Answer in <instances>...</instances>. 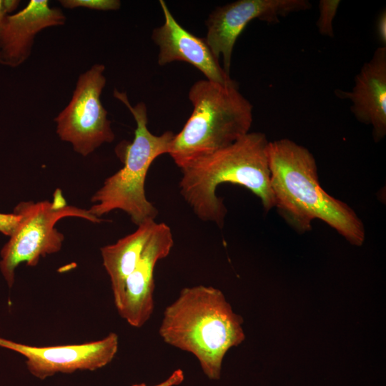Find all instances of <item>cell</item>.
<instances>
[{
	"mask_svg": "<svg viewBox=\"0 0 386 386\" xmlns=\"http://www.w3.org/2000/svg\"><path fill=\"white\" fill-rule=\"evenodd\" d=\"M59 3L68 9L83 7L98 11H116L121 6L119 0H60Z\"/></svg>",
	"mask_w": 386,
	"mask_h": 386,
	"instance_id": "2e32d148",
	"label": "cell"
},
{
	"mask_svg": "<svg viewBox=\"0 0 386 386\" xmlns=\"http://www.w3.org/2000/svg\"><path fill=\"white\" fill-rule=\"evenodd\" d=\"M113 96L132 114L137 124L134 137L132 142H122L117 147V154L122 159L124 166L105 179L91 197L92 204L88 210L98 218L115 209L122 210L139 226L154 221L158 214L157 209L146 197L145 179L154 160L168 154L174 134L171 131L161 135L151 133L144 102L132 106L127 94L116 89Z\"/></svg>",
	"mask_w": 386,
	"mask_h": 386,
	"instance_id": "5b68a950",
	"label": "cell"
},
{
	"mask_svg": "<svg viewBox=\"0 0 386 386\" xmlns=\"http://www.w3.org/2000/svg\"><path fill=\"white\" fill-rule=\"evenodd\" d=\"M184 374L182 370L177 369L164 381L152 386H177L182 383ZM132 386H149L145 383L134 384Z\"/></svg>",
	"mask_w": 386,
	"mask_h": 386,
	"instance_id": "ac0fdd59",
	"label": "cell"
},
{
	"mask_svg": "<svg viewBox=\"0 0 386 386\" xmlns=\"http://www.w3.org/2000/svg\"><path fill=\"white\" fill-rule=\"evenodd\" d=\"M0 347L26 359L29 371L44 380L56 373L96 370L112 361L119 347V337L110 332L102 340L81 344L36 347L0 337Z\"/></svg>",
	"mask_w": 386,
	"mask_h": 386,
	"instance_id": "9c48e42d",
	"label": "cell"
},
{
	"mask_svg": "<svg viewBox=\"0 0 386 386\" xmlns=\"http://www.w3.org/2000/svg\"><path fill=\"white\" fill-rule=\"evenodd\" d=\"M376 32L381 46L386 47V11L383 9L378 16L376 22Z\"/></svg>",
	"mask_w": 386,
	"mask_h": 386,
	"instance_id": "d6986e66",
	"label": "cell"
},
{
	"mask_svg": "<svg viewBox=\"0 0 386 386\" xmlns=\"http://www.w3.org/2000/svg\"><path fill=\"white\" fill-rule=\"evenodd\" d=\"M105 66L95 64L81 73L69 104L55 117L56 134L74 150L86 157L115 138L107 111L101 102L106 85Z\"/></svg>",
	"mask_w": 386,
	"mask_h": 386,
	"instance_id": "52a82bcc",
	"label": "cell"
},
{
	"mask_svg": "<svg viewBox=\"0 0 386 386\" xmlns=\"http://www.w3.org/2000/svg\"><path fill=\"white\" fill-rule=\"evenodd\" d=\"M267 154L274 207L292 227L305 232L313 219H321L350 244H362V221L347 204L322 188L315 159L307 148L282 139L269 142Z\"/></svg>",
	"mask_w": 386,
	"mask_h": 386,
	"instance_id": "6da1fadb",
	"label": "cell"
},
{
	"mask_svg": "<svg viewBox=\"0 0 386 386\" xmlns=\"http://www.w3.org/2000/svg\"><path fill=\"white\" fill-rule=\"evenodd\" d=\"M19 217L15 214L0 213V232L10 236L17 226Z\"/></svg>",
	"mask_w": 386,
	"mask_h": 386,
	"instance_id": "e0dca14e",
	"label": "cell"
},
{
	"mask_svg": "<svg viewBox=\"0 0 386 386\" xmlns=\"http://www.w3.org/2000/svg\"><path fill=\"white\" fill-rule=\"evenodd\" d=\"M159 4L164 22L152 34V40L159 47L158 64L185 61L199 70L209 81L224 86L237 84L221 66L205 38L192 34L179 24L164 1L160 0Z\"/></svg>",
	"mask_w": 386,
	"mask_h": 386,
	"instance_id": "8fae6325",
	"label": "cell"
},
{
	"mask_svg": "<svg viewBox=\"0 0 386 386\" xmlns=\"http://www.w3.org/2000/svg\"><path fill=\"white\" fill-rule=\"evenodd\" d=\"M156 224L155 221L141 224L134 232L100 249L117 310L122 301L127 279L136 267Z\"/></svg>",
	"mask_w": 386,
	"mask_h": 386,
	"instance_id": "5bb4252c",
	"label": "cell"
},
{
	"mask_svg": "<svg viewBox=\"0 0 386 386\" xmlns=\"http://www.w3.org/2000/svg\"><path fill=\"white\" fill-rule=\"evenodd\" d=\"M264 134L249 132L231 145L192 161L179 169L180 193L202 221L222 227L227 209L216 194L217 187L229 182L257 196L265 211L274 207Z\"/></svg>",
	"mask_w": 386,
	"mask_h": 386,
	"instance_id": "3957f363",
	"label": "cell"
},
{
	"mask_svg": "<svg viewBox=\"0 0 386 386\" xmlns=\"http://www.w3.org/2000/svg\"><path fill=\"white\" fill-rule=\"evenodd\" d=\"M188 97L192 112L168 152L179 168L234 143L249 132L253 120V106L237 84L201 79L192 84Z\"/></svg>",
	"mask_w": 386,
	"mask_h": 386,
	"instance_id": "277c9868",
	"label": "cell"
},
{
	"mask_svg": "<svg viewBox=\"0 0 386 386\" xmlns=\"http://www.w3.org/2000/svg\"><path fill=\"white\" fill-rule=\"evenodd\" d=\"M62 10L47 0H30L26 6L6 16L0 31V64L16 68L30 56L34 39L44 29L63 26Z\"/></svg>",
	"mask_w": 386,
	"mask_h": 386,
	"instance_id": "7c38bea8",
	"label": "cell"
},
{
	"mask_svg": "<svg viewBox=\"0 0 386 386\" xmlns=\"http://www.w3.org/2000/svg\"><path fill=\"white\" fill-rule=\"evenodd\" d=\"M336 95L351 102L350 110L360 122L372 127L375 141L386 134V47L377 48L355 76L350 91L336 90Z\"/></svg>",
	"mask_w": 386,
	"mask_h": 386,
	"instance_id": "4fadbf2b",
	"label": "cell"
},
{
	"mask_svg": "<svg viewBox=\"0 0 386 386\" xmlns=\"http://www.w3.org/2000/svg\"><path fill=\"white\" fill-rule=\"evenodd\" d=\"M340 4V0H320L319 1V16L316 25L320 34L334 37L333 20Z\"/></svg>",
	"mask_w": 386,
	"mask_h": 386,
	"instance_id": "9a60e30c",
	"label": "cell"
},
{
	"mask_svg": "<svg viewBox=\"0 0 386 386\" xmlns=\"http://www.w3.org/2000/svg\"><path fill=\"white\" fill-rule=\"evenodd\" d=\"M307 0H238L217 7L205 21L206 41L214 56L222 57L223 69L229 74L235 42L254 19L276 24L290 14L308 10Z\"/></svg>",
	"mask_w": 386,
	"mask_h": 386,
	"instance_id": "ba28073f",
	"label": "cell"
},
{
	"mask_svg": "<svg viewBox=\"0 0 386 386\" xmlns=\"http://www.w3.org/2000/svg\"><path fill=\"white\" fill-rule=\"evenodd\" d=\"M7 15L8 14L6 13L4 7L3 0H0V31L3 25L4 21Z\"/></svg>",
	"mask_w": 386,
	"mask_h": 386,
	"instance_id": "44dd1931",
	"label": "cell"
},
{
	"mask_svg": "<svg viewBox=\"0 0 386 386\" xmlns=\"http://www.w3.org/2000/svg\"><path fill=\"white\" fill-rule=\"evenodd\" d=\"M20 4L19 0H3L4 7L8 15L16 10Z\"/></svg>",
	"mask_w": 386,
	"mask_h": 386,
	"instance_id": "ffe728a7",
	"label": "cell"
},
{
	"mask_svg": "<svg viewBox=\"0 0 386 386\" xmlns=\"http://www.w3.org/2000/svg\"><path fill=\"white\" fill-rule=\"evenodd\" d=\"M14 214L19 221L10 239L1 252L0 269L9 287L14 282V272L23 262L35 267L41 257L60 251L64 234L55 227L64 217H79L93 223L102 219L92 215L88 209L67 204L61 190L56 189L52 201L21 202Z\"/></svg>",
	"mask_w": 386,
	"mask_h": 386,
	"instance_id": "8992f818",
	"label": "cell"
},
{
	"mask_svg": "<svg viewBox=\"0 0 386 386\" xmlns=\"http://www.w3.org/2000/svg\"><path fill=\"white\" fill-rule=\"evenodd\" d=\"M243 322L220 290L199 284L182 289L166 307L158 333L166 344L193 355L204 375L217 380L227 352L245 340Z\"/></svg>",
	"mask_w": 386,
	"mask_h": 386,
	"instance_id": "7a4b0ae2",
	"label": "cell"
},
{
	"mask_svg": "<svg viewBox=\"0 0 386 386\" xmlns=\"http://www.w3.org/2000/svg\"><path fill=\"white\" fill-rule=\"evenodd\" d=\"M174 245L170 227L157 223L134 271L128 277L119 315L132 327L139 328L150 319L154 310V269L167 257Z\"/></svg>",
	"mask_w": 386,
	"mask_h": 386,
	"instance_id": "30bf717a",
	"label": "cell"
}]
</instances>
